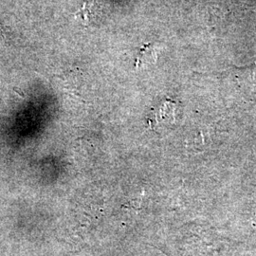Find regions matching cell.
I'll return each mask as SVG.
<instances>
[{"mask_svg":"<svg viewBox=\"0 0 256 256\" xmlns=\"http://www.w3.org/2000/svg\"><path fill=\"white\" fill-rule=\"evenodd\" d=\"M155 54L154 48H150L149 46H144V48L140 54V56L138 58V63H147V62L152 63L153 60L148 58V56H155Z\"/></svg>","mask_w":256,"mask_h":256,"instance_id":"obj_1","label":"cell"}]
</instances>
